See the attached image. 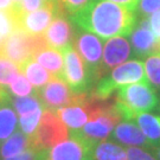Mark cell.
I'll use <instances>...</instances> for the list:
<instances>
[{
	"mask_svg": "<svg viewBox=\"0 0 160 160\" xmlns=\"http://www.w3.org/2000/svg\"><path fill=\"white\" fill-rule=\"evenodd\" d=\"M70 18L83 30L104 39L131 34L137 23L134 12L107 0H92Z\"/></svg>",
	"mask_w": 160,
	"mask_h": 160,
	"instance_id": "6da1fadb",
	"label": "cell"
},
{
	"mask_svg": "<svg viewBox=\"0 0 160 160\" xmlns=\"http://www.w3.org/2000/svg\"><path fill=\"white\" fill-rule=\"evenodd\" d=\"M159 98L149 83H132L118 88L114 101L122 120L134 121L138 114L154 110Z\"/></svg>",
	"mask_w": 160,
	"mask_h": 160,
	"instance_id": "7a4b0ae2",
	"label": "cell"
},
{
	"mask_svg": "<svg viewBox=\"0 0 160 160\" xmlns=\"http://www.w3.org/2000/svg\"><path fill=\"white\" fill-rule=\"evenodd\" d=\"M132 83H148L145 76L143 64L139 59L123 62L118 65L112 74L97 81L96 87L90 94L97 100L106 101L115 90H118V88Z\"/></svg>",
	"mask_w": 160,
	"mask_h": 160,
	"instance_id": "3957f363",
	"label": "cell"
},
{
	"mask_svg": "<svg viewBox=\"0 0 160 160\" xmlns=\"http://www.w3.org/2000/svg\"><path fill=\"white\" fill-rule=\"evenodd\" d=\"M43 34H28L22 30H16L0 46V55L22 67L42 49L46 48Z\"/></svg>",
	"mask_w": 160,
	"mask_h": 160,
	"instance_id": "277c9868",
	"label": "cell"
},
{
	"mask_svg": "<svg viewBox=\"0 0 160 160\" xmlns=\"http://www.w3.org/2000/svg\"><path fill=\"white\" fill-rule=\"evenodd\" d=\"M69 132L63 121L58 118L56 112L44 109L39 125L33 135H31L32 149L34 151H48L50 147L68 139Z\"/></svg>",
	"mask_w": 160,
	"mask_h": 160,
	"instance_id": "5b68a950",
	"label": "cell"
},
{
	"mask_svg": "<svg viewBox=\"0 0 160 160\" xmlns=\"http://www.w3.org/2000/svg\"><path fill=\"white\" fill-rule=\"evenodd\" d=\"M96 143L81 134L80 131H72L70 138L46 151L44 160H92Z\"/></svg>",
	"mask_w": 160,
	"mask_h": 160,
	"instance_id": "8992f818",
	"label": "cell"
},
{
	"mask_svg": "<svg viewBox=\"0 0 160 160\" xmlns=\"http://www.w3.org/2000/svg\"><path fill=\"white\" fill-rule=\"evenodd\" d=\"M74 45L78 52L92 83L101 78V64H102V42L92 33H77L75 37Z\"/></svg>",
	"mask_w": 160,
	"mask_h": 160,
	"instance_id": "52a82bcc",
	"label": "cell"
},
{
	"mask_svg": "<svg viewBox=\"0 0 160 160\" xmlns=\"http://www.w3.org/2000/svg\"><path fill=\"white\" fill-rule=\"evenodd\" d=\"M62 52L64 55L63 81L75 94L88 92V89L92 83L78 52L76 51L74 45L65 48Z\"/></svg>",
	"mask_w": 160,
	"mask_h": 160,
	"instance_id": "ba28073f",
	"label": "cell"
},
{
	"mask_svg": "<svg viewBox=\"0 0 160 160\" xmlns=\"http://www.w3.org/2000/svg\"><path fill=\"white\" fill-rule=\"evenodd\" d=\"M58 16L64 14L58 6L57 0H52L51 2L37 11L16 17L17 28L28 34H43L52 20Z\"/></svg>",
	"mask_w": 160,
	"mask_h": 160,
	"instance_id": "9c48e42d",
	"label": "cell"
},
{
	"mask_svg": "<svg viewBox=\"0 0 160 160\" xmlns=\"http://www.w3.org/2000/svg\"><path fill=\"white\" fill-rule=\"evenodd\" d=\"M36 94L39 97L44 109L52 112L74 103L76 96V94L70 90L68 84L56 76H53L45 86L36 89Z\"/></svg>",
	"mask_w": 160,
	"mask_h": 160,
	"instance_id": "30bf717a",
	"label": "cell"
},
{
	"mask_svg": "<svg viewBox=\"0 0 160 160\" xmlns=\"http://www.w3.org/2000/svg\"><path fill=\"white\" fill-rule=\"evenodd\" d=\"M131 43L135 56L140 58L160 53V40L151 29L148 18L140 19L139 26L131 33Z\"/></svg>",
	"mask_w": 160,
	"mask_h": 160,
	"instance_id": "8fae6325",
	"label": "cell"
},
{
	"mask_svg": "<svg viewBox=\"0 0 160 160\" xmlns=\"http://www.w3.org/2000/svg\"><path fill=\"white\" fill-rule=\"evenodd\" d=\"M43 36L49 48L57 49L59 51H63L65 48L74 45L76 37L72 26L65 16H58L55 18Z\"/></svg>",
	"mask_w": 160,
	"mask_h": 160,
	"instance_id": "7c38bea8",
	"label": "cell"
},
{
	"mask_svg": "<svg viewBox=\"0 0 160 160\" xmlns=\"http://www.w3.org/2000/svg\"><path fill=\"white\" fill-rule=\"evenodd\" d=\"M87 96H88V92L76 94L74 103L56 110L58 118L63 121L65 126L72 131L81 129L89 120V113L86 106Z\"/></svg>",
	"mask_w": 160,
	"mask_h": 160,
	"instance_id": "4fadbf2b",
	"label": "cell"
},
{
	"mask_svg": "<svg viewBox=\"0 0 160 160\" xmlns=\"http://www.w3.org/2000/svg\"><path fill=\"white\" fill-rule=\"evenodd\" d=\"M131 44L121 36L113 37L106 43L103 49V58L101 64V77L110 69L116 68L131 56Z\"/></svg>",
	"mask_w": 160,
	"mask_h": 160,
	"instance_id": "5bb4252c",
	"label": "cell"
},
{
	"mask_svg": "<svg viewBox=\"0 0 160 160\" xmlns=\"http://www.w3.org/2000/svg\"><path fill=\"white\" fill-rule=\"evenodd\" d=\"M110 134H112V140L121 142L126 146L145 147L147 149L152 147V143L145 137L141 129L138 128L134 123H132L131 121L119 122Z\"/></svg>",
	"mask_w": 160,
	"mask_h": 160,
	"instance_id": "9a60e30c",
	"label": "cell"
},
{
	"mask_svg": "<svg viewBox=\"0 0 160 160\" xmlns=\"http://www.w3.org/2000/svg\"><path fill=\"white\" fill-rule=\"evenodd\" d=\"M32 59L38 62L43 68L48 69V71H50V74H52L53 76L59 77V78L63 77L64 59L63 53L59 50L46 46L37 52L32 57Z\"/></svg>",
	"mask_w": 160,
	"mask_h": 160,
	"instance_id": "2e32d148",
	"label": "cell"
},
{
	"mask_svg": "<svg viewBox=\"0 0 160 160\" xmlns=\"http://www.w3.org/2000/svg\"><path fill=\"white\" fill-rule=\"evenodd\" d=\"M28 149H32L31 137L17 131L0 143V159L22 154Z\"/></svg>",
	"mask_w": 160,
	"mask_h": 160,
	"instance_id": "e0dca14e",
	"label": "cell"
},
{
	"mask_svg": "<svg viewBox=\"0 0 160 160\" xmlns=\"http://www.w3.org/2000/svg\"><path fill=\"white\" fill-rule=\"evenodd\" d=\"M18 116L11 103V97L0 103V143L16 132Z\"/></svg>",
	"mask_w": 160,
	"mask_h": 160,
	"instance_id": "ac0fdd59",
	"label": "cell"
},
{
	"mask_svg": "<svg viewBox=\"0 0 160 160\" xmlns=\"http://www.w3.org/2000/svg\"><path fill=\"white\" fill-rule=\"evenodd\" d=\"M139 128L149 140L152 146L160 145V116L148 113L138 114L135 120Z\"/></svg>",
	"mask_w": 160,
	"mask_h": 160,
	"instance_id": "d6986e66",
	"label": "cell"
},
{
	"mask_svg": "<svg viewBox=\"0 0 160 160\" xmlns=\"http://www.w3.org/2000/svg\"><path fill=\"white\" fill-rule=\"evenodd\" d=\"M19 69H20V72L30 81V83L33 84L36 89L45 86L53 77L52 74L46 71L38 62H36L32 58L29 59L26 63H24L22 67H19Z\"/></svg>",
	"mask_w": 160,
	"mask_h": 160,
	"instance_id": "ffe728a7",
	"label": "cell"
},
{
	"mask_svg": "<svg viewBox=\"0 0 160 160\" xmlns=\"http://www.w3.org/2000/svg\"><path fill=\"white\" fill-rule=\"evenodd\" d=\"M92 160H128L126 149L113 141L97 142L92 151Z\"/></svg>",
	"mask_w": 160,
	"mask_h": 160,
	"instance_id": "44dd1931",
	"label": "cell"
},
{
	"mask_svg": "<svg viewBox=\"0 0 160 160\" xmlns=\"http://www.w3.org/2000/svg\"><path fill=\"white\" fill-rule=\"evenodd\" d=\"M11 103L16 110V113L19 114V116L32 113L39 108H44L42 102H40L39 97L37 96V94L29 95V96L11 97Z\"/></svg>",
	"mask_w": 160,
	"mask_h": 160,
	"instance_id": "7402d4cb",
	"label": "cell"
},
{
	"mask_svg": "<svg viewBox=\"0 0 160 160\" xmlns=\"http://www.w3.org/2000/svg\"><path fill=\"white\" fill-rule=\"evenodd\" d=\"M16 30H18L17 19L11 7L6 10H0V46Z\"/></svg>",
	"mask_w": 160,
	"mask_h": 160,
	"instance_id": "603a6c76",
	"label": "cell"
},
{
	"mask_svg": "<svg viewBox=\"0 0 160 160\" xmlns=\"http://www.w3.org/2000/svg\"><path fill=\"white\" fill-rule=\"evenodd\" d=\"M19 74L22 72L17 64L0 55V86L7 87Z\"/></svg>",
	"mask_w": 160,
	"mask_h": 160,
	"instance_id": "cb8c5ba5",
	"label": "cell"
},
{
	"mask_svg": "<svg viewBox=\"0 0 160 160\" xmlns=\"http://www.w3.org/2000/svg\"><path fill=\"white\" fill-rule=\"evenodd\" d=\"M145 70L148 83L160 90V53L148 56L145 61Z\"/></svg>",
	"mask_w": 160,
	"mask_h": 160,
	"instance_id": "d4e9b609",
	"label": "cell"
},
{
	"mask_svg": "<svg viewBox=\"0 0 160 160\" xmlns=\"http://www.w3.org/2000/svg\"><path fill=\"white\" fill-rule=\"evenodd\" d=\"M44 112V108H39L37 110H34L32 113H29V114L22 115L20 119H19V126H20V129L24 134L26 135H33V133L36 132L37 127L39 125L40 118H42V114Z\"/></svg>",
	"mask_w": 160,
	"mask_h": 160,
	"instance_id": "484cf974",
	"label": "cell"
},
{
	"mask_svg": "<svg viewBox=\"0 0 160 160\" xmlns=\"http://www.w3.org/2000/svg\"><path fill=\"white\" fill-rule=\"evenodd\" d=\"M52 0H19L17 2L12 4L11 10L14 13V16L18 17V16H22L25 13L37 11V10L46 6Z\"/></svg>",
	"mask_w": 160,
	"mask_h": 160,
	"instance_id": "4316f807",
	"label": "cell"
},
{
	"mask_svg": "<svg viewBox=\"0 0 160 160\" xmlns=\"http://www.w3.org/2000/svg\"><path fill=\"white\" fill-rule=\"evenodd\" d=\"M8 86H10V92L13 94L14 96L22 97L36 94V89L32 88L30 81L23 74L18 75L17 78L14 81H12Z\"/></svg>",
	"mask_w": 160,
	"mask_h": 160,
	"instance_id": "83f0119b",
	"label": "cell"
},
{
	"mask_svg": "<svg viewBox=\"0 0 160 160\" xmlns=\"http://www.w3.org/2000/svg\"><path fill=\"white\" fill-rule=\"evenodd\" d=\"M92 0H57V4L64 16H72L83 10Z\"/></svg>",
	"mask_w": 160,
	"mask_h": 160,
	"instance_id": "f1b7e54d",
	"label": "cell"
},
{
	"mask_svg": "<svg viewBox=\"0 0 160 160\" xmlns=\"http://www.w3.org/2000/svg\"><path fill=\"white\" fill-rule=\"evenodd\" d=\"M135 11L140 19L148 18L153 13L160 11V0H139Z\"/></svg>",
	"mask_w": 160,
	"mask_h": 160,
	"instance_id": "f546056e",
	"label": "cell"
},
{
	"mask_svg": "<svg viewBox=\"0 0 160 160\" xmlns=\"http://www.w3.org/2000/svg\"><path fill=\"white\" fill-rule=\"evenodd\" d=\"M126 152L128 160H158L151 151L140 147H129L126 149Z\"/></svg>",
	"mask_w": 160,
	"mask_h": 160,
	"instance_id": "4dcf8cb0",
	"label": "cell"
},
{
	"mask_svg": "<svg viewBox=\"0 0 160 160\" xmlns=\"http://www.w3.org/2000/svg\"><path fill=\"white\" fill-rule=\"evenodd\" d=\"M46 151H34V149H28L22 154L4 158L0 160H44Z\"/></svg>",
	"mask_w": 160,
	"mask_h": 160,
	"instance_id": "1f68e13d",
	"label": "cell"
},
{
	"mask_svg": "<svg viewBox=\"0 0 160 160\" xmlns=\"http://www.w3.org/2000/svg\"><path fill=\"white\" fill-rule=\"evenodd\" d=\"M148 22L154 36L160 40V11L155 12L152 16H149Z\"/></svg>",
	"mask_w": 160,
	"mask_h": 160,
	"instance_id": "d6a6232c",
	"label": "cell"
},
{
	"mask_svg": "<svg viewBox=\"0 0 160 160\" xmlns=\"http://www.w3.org/2000/svg\"><path fill=\"white\" fill-rule=\"evenodd\" d=\"M107 1H112V2H114V4L123 6V7H126L127 10H129V11L135 13L138 1H139V0H107Z\"/></svg>",
	"mask_w": 160,
	"mask_h": 160,
	"instance_id": "836d02e7",
	"label": "cell"
},
{
	"mask_svg": "<svg viewBox=\"0 0 160 160\" xmlns=\"http://www.w3.org/2000/svg\"><path fill=\"white\" fill-rule=\"evenodd\" d=\"M10 97H11V94H10V90H7V87L0 86V103Z\"/></svg>",
	"mask_w": 160,
	"mask_h": 160,
	"instance_id": "e575fe53",
	"label": "cell"
},
{
	"mask_svg": "<svg viewBox=\"0 0 160 160\" xmlns=\"http://www.w3.org/2000/svg\"><path fill=\"white\" fill-rule=\"evenodd\" d=\"M13 4L12 0H0V10H6V8H10Z\"/></svg>",
	"mask_w": 160,
	"mask_h": 160,
	"instance_id": "d590c367",
	"label": "cell"
},
{
	"mask_svg": "<svg viewBox=\"0 0 160 160\" xmlns=\"http://www.w3.org/2000/svg\"><path fill=\"white\" fill-rule=\"evenodd\" d=\"M148 151H151V152H152V153L155 155V158H157V159L160 160V145H157V146H152V147H151Z\"/></svg>",
	"mask_w": 160,
	"mask_h": 160,
	"instance_id": "8d00e7d4",
	"label": "cell"
},
{
	"mask_svg": "<svg viewBox=\"0 0 160 160\" xmlns=\"http://www.w3.org/2000/svg\"><path fill=\"white\" fill-rule=\"evenodd\" d=\"M12 1H13V2H17V1H19V0H12Z\"/></svg>",
	"mask_w": 160,
	"mask_h": 160,
	"instance_id": "74e56055",
	"label": "cell"
}]
</instances>
